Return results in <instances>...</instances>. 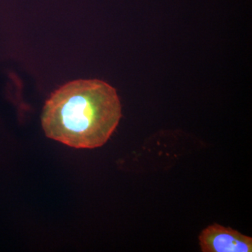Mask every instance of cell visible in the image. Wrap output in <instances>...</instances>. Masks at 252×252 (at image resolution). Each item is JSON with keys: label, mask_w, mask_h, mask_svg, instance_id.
I'll return each mask as SVG.
<instances>
[{"label": "cell", "mask_w": 252, "mask_h": 252, "mask_svg": "<svg viewBox=\"0 0 252 252\" xmlns=\"http://www.w3.org/2000/svg\"><path fill=\"white\" fill-rule=\"evenodd\" d=\"M115 89L98 79L73 81L46 101L41 125L46 137L75 149L103 146L122 118Z\"/></svg>", "instance_id": "obj_1"}, {"label": "cell", "mask_w": 252, "mask_h": 252, "mask_svg": "<svg viewBox=\"0 0 252 252\" xmlns=\"http://www.w3.org/2000/svg\"><path fill=\"white\" fill-rule=\"evenodd\" d=\"M203 252H252V238L230 227L214 223L199 235Z\"/></svg>", "instance_id": "obj_2"}]
</instances>
